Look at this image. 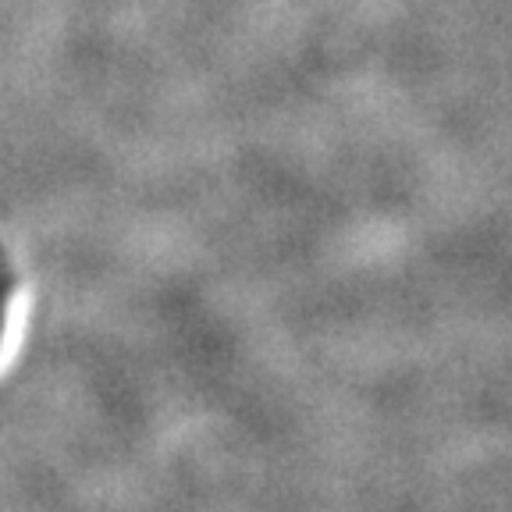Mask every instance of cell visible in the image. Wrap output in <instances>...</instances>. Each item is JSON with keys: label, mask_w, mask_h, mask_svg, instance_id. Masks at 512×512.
<instances>
[{"label": "cell", "mask_w": 512, "mask_h": 512, "mask_svg": "<svg viewBox=\"0 0 512 512\" xmlns=\"http://www.w3.org/2000/svg\"><path fill=\"white\" fill-rule=\"evenodd\" d=\"M4 303H8V281L0 278V331H4Z\"/></svg>", "instance_id": "obj_1"}]
</instances>
